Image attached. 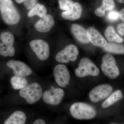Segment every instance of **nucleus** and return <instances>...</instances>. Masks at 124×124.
<instances>
[{
	"label": "nucleus",
	"instance_id": "412c9836",
	"mask_svg": "<svg viewBox=\"0 0 124 124\" xmlns=\"http://www.w3.org/2000/svg\"><path fill=\"white\" fill-rule=\"evenodd\" d=\"M47 10L44 5L37 3L32 8L28 14L29 17H32L34 16H38L40 17H42L46 14Z\"/></svg>",
	"mask_w": 124,
	"mask_h": 124
},
{
	"label": "nucleus",
	"instance_id": "f03ea898",
	"mask_svg": "<svg viewBox=\"0 0 124 124\" xmlns=\"http://www.w3.org/2000/svg\"><path fill=\"white\" fill-rule=\"evenodd\" d=\"M70 112L75 119L78 120H90L95 117L97 112L93 107L82 102L73 103L70 108Z\"/></svg>",
	"mask_w": 124,
	"mask_h": 124
},
{
	"label": "nucleus",
	"instance_id": "6e6552de",
	"mask_svg": "<svg viewBox=\"0 0 124 124\" xmlns=\"http://www.w3.org/2000/svg\"><path fill=\"white\" fill-rule=\"evenodd\" d=\"M113 88L108 84L101 85L96 86L89 94L90 99L93 103L97 102L108 97L112 93Z\"/></svg>",
	"mask_w": 124,
	"mask_h": 124
},
{
	"label": "nucleus",
	"instance_id": "393cba45",
	"mask_svg": "<svg viewBox=\"0 0 124 124\" xmlns=\"http://www.w3.org/2000/svg\"><path fill=\"white\" fill-rule=\"evenodd\" d=\"M74 2L71 0H59L60 9L62 10L68 11L72 8Z\"/></svg>",
	"mask_w": 124,
	"mask_h": 124
},
{
	"label": "nucleus",
	"instance_id": "4be33fe9",
	"mask_svg": "<svg viewBox=\"0 0 124 124\" xmlns=\"http://www.w3.org/2000/svg\"><path fill=\"white\" fill-rule=\"evenodd\" d=\"M15 49L13 45L2 43H0V54L4 57L13 56L15 54Z\"/></svg>",
	"mask_w": 124,
	"mask_h": 124
},
{
	"label": "nucleus",
	"instance_id": "c85d7f7f",
	"mask_svg": "<svg viewBox=\"0 0 124 124\" xmlns=\"http://www.w3.org/2000/svg\"><path fill=\"white\" fill-rule=\"evenodd\" d=\"M94 13L96 15L99 17H103L105 14V11H102L99 8L96 9L94 11Z\"/></svg>",
	"mask_w": 124,
	"mask_h": 124
},
{
	"label": "nucleus",
	"instance_id": "6ab92c4d",
	"mask_svg": "<svg viewBox=\"0 0 124 124\" xmlns=\"http://www.w3.org/2000/svg\"><path fill=\"white\" fill-rule=\"evenodd\" d=\"M10 82L13 88L15 90L21 89L27 85V80L23 77L15 76L11 78Z\"/></svg>",
	"mask_w": 124,
	"mask_h": 124
},
{
	"label": "nucleus",
	"instance_id": "f257e3e1",
	"mask_svg": "<svg viewBox=\"0 0 124 124\" xmlns=\"http://www.w3.org/2000/svg\"><path fill=\"white\" fill-rule=\"evenodd\" d=\"M0 12L3 20L9 25L19 22L20 15L12 0H0Z\"/></svg>",
	"mask_w": 124,
	"mask_h": 124
},
{
	"label": "nucleus",
	"instance_id": "7c9ffc66",
	"mask_svg": "<svg viewBox=\"0 0 124 124\" xmlns=\"http://www.w3.org/2000/svg\"><path fill=\"white\" fill-rule=\"evenodd\" d=\"M33 124H45V122L44 120L42 119H39L36 120L33 123Z\"/></svg>",
	"mask_w": 124,
	"mask_h": 124
},
{
	"label": "nucleus",
	"instance_id": "4468645a",
	"mask_svg": "<svg viewBox=\"0 0 124 124\" xmlns=\"http://www.w3.org/2000/svg\"><path fill=\"white\" fill-rule=\"evenodd\" d=\"M82 7L78 2H75L70 10L62 12V16L66 20L75 21L80 17L82 12Z\"/></svg>",
	"mask_w": 124,
	"mask_h": 124
},
{
	"label": "nucleus",
	"instance_id": "7ed1b4c3",
	"mask_svg": "<svg viewBox=\"0 0 124 124\" xmlns=\"http://www.w3.org/2000/svg\"><path fill=\"white\" fill-rule=\"evenodd\" d=\"M19 95L26 100L28 104H32L41 98L43 92L41 86L37 83L27 85L19 91Z\"/></svg>",
	"mask_w": 124,
	"mask_h": 124
},
{
	"label": "nucleus",
	"instance_id": "f8f14e48",
	"mask_svg": "<svg viewBox=\"0 0 124 124\" xmlns=\"http://www.w3.org/2000/svg\"><path fill=\"white\" fill-rule=\"evenodd\" d=\"M86 33L89 41L93 45L101 48L106 46V40L94 27L89 28L86 30Z\"/></svg>",
	"mask_w": 124,
	"mask_h": 124
},
{
	"label": "nucleus",
	"instance_id": "f3484780",
	"mask_svg": "<svg viewBox=\"0 0 124 124\" xmlns=\"http://www.w3.org/2000/svg\"><path fill=\"white\" fill-rule=\"evenodd\" d=\"M122 91L120 90L113 92L102 105L103 108H106L113 105L123 98Z\"/></svg>",
	"mask_w": 124,
	"mask_h": 124
},
{
	"label": "nucleus",
	"instance_id": "5701e85b",
	"mask_svg": "<svg viewBox=\"0 0 124 124\" xmlns=\"http://www.w3.org/2000/svg\"><path fill=\"white\" fill-rule=\"evenodd\" d=\"M0 38L3 43L10 45H13L14 37L13 34L10 32H3L0 35Z\"/></svg>",
	"mask_w": 124,
	"mask_h": 124
},
{
	"label": "nucleus",
	"instance_id": "0eeeda50",
	"mask_svg": "<svg viewBox=\"0 0 124 124\" xmlns=\"http://www.w3.org/2000/svg\"><path fill=\"white\" fill-rule=\"evenodd\" d=\"M78 54L77 47L75 45H69L57 54L55 60L62 63H67L70 61L75 62L77 59Z\"/></svg>",
	"mask_w": 124,
	"mask_h": 124
},
{
	"label": "nucleus",
	"instance_id": "423d86ee",
	"mask_svg": "<svg viewBox=\"0 0 124 124\" xmlns=\"http://www.w3.org/2000/svg\"><path fill=\"white\" fill-rule=\"evenodd\" d=\"M31 48L40 60L44 61L48 59L50 55V47L44 40L36 39L30 43Z\"/></svg>",
	"mask_w": 124,
	"mask_h": 124
},
{
	"label": "nucleus",
	"instance_id": "b1692460",
	"mask_svg": "<svg viewBox=\"0 0 124 124\" xmlns=\"http://www.w3.org/2000/svg\"><path fill=\"white\" fill-rule=\"evenodd\" d=\"M115 7L113 0H103L102 4L99 9L103 11H111Z\"/></svg>",
	"mask_w": 124,
	"mask_h": 124
},
{
	"label": "nucleus",
	"instance_id": "aec40b11",
	"mask_svg": "<svg viewBox=\"0 0 124 124\" xmlns=\"http://www.w3.org/2000/svg\"><path fill=\"white\" fill-rule=\"evenodd\" d=\"M103 49L105 51L108 53L124 54V45L108 42L106 46L103 47Z\"/></svg>",
	"mask_w": 124,
	"mask_h": 124
},
{
	"label": "nucleus",
	"instance_id": "2eb2a0df",
	"mask_svg": "<svg viewBox=\"0 0 124 124\" xmlns=\"http://www.w3.org/2000/svg\"><path fill=\"white\" fill-rule=\"evenodd\" d=\"M71 31L79 42L83 44L89 43L86 31L81 26L78 24H73L71 26Z\"/></svg>",
	"mask_w": 124,
	"mask_h": 124
},
{
	"label": "nucleus",
	"instance_id": "9d476101",
	"mask_svg": "<svg viewBox=\"0 0 124 124\" xmlns=\"http://www.w3.org/2000/svg\"><path fill=\"white\" fill-rule=\"evenodd\" d=\"M54 75L55 81L61 87H66L69 85L70 76L67 67L63 64H58L54 68Z\"/></svg>",
	"mask_w": 124,
	"mask_h": 124
},
{
	"label": "nucleus",
	"instance_id": "cd10ccee",
	"mask_svg": "<svg viewBox=\"0 0 124 124\" xmlns=\"http://www.w3.org/2000/svg\"><path fill=\"white\" fill-rule=\"evenodd\" d=\"M117 31L121 35L124 36V23H120L117 25Z\"/></svg>",
	"mask_w": 124,
	"mask_h": 124
},
{
	"label": "nucleus",
	"instance_id": "dca6fc26",
	"mask_svg": "<svg viewBox=\"0 0 124 124\" xmlns=\"http://www.w3.org/2000/svg\"><path fill=\"white\" fill-rule=\"evenodd\" d=\"M26 121V116L21 111H15L5 121V124H24Z\"/></svg>",
	"mask_w": 124,
	"mask_h": 124
},
{
	"label": "nucleus",
	"instance_id": "2f4dec72",
	"mask_svg": "<svg viewBox=\"0 0 124 124\" xmlns=\"http://www.w3.org/2000/svg\"><path fill=\"white\" fill-rule=\"evenodd\" d=\"M24 0H15L16 1L18 4H21L23 2Z\"/></svg>",
	"mask_w": 124,
	"mask_h": 124
},
{
	"label": "nucleus",
	"instance_id": "20e7f679",
	"mask_svg": "<svg viewBox=\"0 0 124 124\" xmlns=\"http://www.w3.org/2000/svg\"><path fill=\"white\" fill-rule=\"evenodd\" d=\"M101 69L104 75L111 79L117 78L120 75V71L113 55L107 54L103 57Z\"/></svg>",
	"mask_w": 124,
	"mask_h": 124
},
{
	"label": "nucleus",
	"instance_id": "a211bd4d",
	"mask_svg": "<svg viewBox=\"0 0 124 124\" xmlns=\"http://www.w3.org/2000/svg\"><path fill=\"white\" fill-rule=\"evenodd\" d=\"M104 35L107 39L110 42H115L117 43H122L124 39L120 37L116 32L113 27L108 26L107 27Z\"/></svg>",
	"mask_w": 124,
	"mask_h": 124
},
{
	"label": "nucleus",
	"instance_id": "473e14b6",
	"mask_svg": "<svg viewBox=\"0 0 124 124\" xmlns=\"http://www.w3.org/2000/svg\"><path fill=\"white\" fill-rule=\"evenodd\" d=\"M117 2L121 4L124 3V0H117Z\"/></svg>",
	"mask_w": 124,
	"mask_h": 124
},
{
	"label": "nucleus",
	"instance_id": "bb28decb",
	"mask_svg": "<svg viewBox=\"0 0 124 124\" xmlns=\"http://www.w3.org/2000/svg\"><path fill=\"white\" fill-rule=\"evenodd\" d=\"M120 18L119 13L117 11H111L108 13V19L111 22H115L118 20Z\"/></svg>",
	"mask_w": 124,
	"mask_h": 124
},
{
	"label": "nucleus",
	"instance_id": "c756f323",
	"mask_svg": "<svg viewBox=\"0 0 124 124\" xmlns=\"http://www.w3.org/2000/svg\"><path fill=\"white\" fill-rule=\"evenodd\" d=\"M119 17L120 19L124 22V8L120 11Z\"/></svg>",
	"mask_w": 124,
	"mask_h": 124
},
{
	"label": "nucleus",
	"instance_id": "9b49d317",
	"mask_svg": "<svg viewBox=\"0 0 124 124\" xmlns=\"http://www.w3.org/2000/svg\"><path fill=\"white\" fill-rule=\"evenodd\" d=\"M7 67L13 69L15 76H28L32 73V70L30 67L23 62L19 61L10 60L7 62Z\"/></svg>",
	"mask_w": 124,
	"mask_h": 124
},
{
	"label": "nucleus",
	"instance_id": "1a4fd4ad",
	"mask_svg": "<svg viewBox=\"0 0 124 124\" xmlns=\"http://www.w3.org/2000/svg\"><path fill=\"white\" fill-rule=\"evenodd\" d=\"M64 95V92L60 88H53L45 91L42 99L46 103L53 106H57L62 102Z\"/></svg>",
	"mask_w": 124,
	"mask_h": 124
},
{
	"label": "nucleus",
	"instance_id": "a878e982",
	"mask_svg": "<svg viewBox=\"0 0 124 124\" xmlns=\"http://www.w3.org/2000/svg\"><path fill=\"white\" fill-rule=\"evenodd\" d=\"M38 0H24L23 1V5L24 7L28 10H30L37 4Z\"/></svg>",
	"mask_w": 124,
	"mask_h": 124
},
{
	"label": "nucleus",
	"instance_id": "ddd939ff",
	"mask_svg": "<svg viewBox=\"0 0 124 124\" xmlns=\"http://www.w3.org/2000/svg\"><path fill=\"white\" fill-rule=\"evenodd\" d=\"M54 24L53 16L50 14H46L36 23L34 27L39 32L46 33L50 31Z\"/></svg>",
	"mask_w": 124,
	"mask_h": 124
},
{
	"label": "nucleus",
	"instance_id": "39448f33",
	"mask_svg": "<svg viewBox=\"0 0 124 124\" xmlns=\"http://www.w3.org/2000/svg\"><path fill=\"white\" fill-rule=\"evenodd\" d=\"M75 73L79 78H84L88 76H96L99 73L98 68L90 59L84 58L80 61L79 67L76 69Z\"/></svg>",
	"mask_w": 124,
	"mask_h": 124
}]
</instances>
